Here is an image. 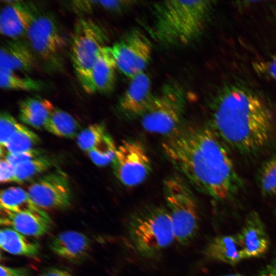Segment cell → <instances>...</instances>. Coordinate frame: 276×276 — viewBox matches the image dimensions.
Here are the masks:
<instances>
[{
    "instance_id": "obj_31",
    "label": "cell",
    "mask_w": 276,
    "mask_h": 276,
    "mask_svg": "<svg viewBox=\"0 0 276 276\" xmlns=\"http://www.w3.org/2000/svg\"><path fill=\"white\" fill-rule=\"evenodd\" d=\"M41 156L40 151L36 149L15 154H6L4 156L13 166L26 162L38 156Z\"/></svg>"
},
{
    "instance_id": "obj_23",
    "label": "cell",
    "mask_w": 276,
    "mask_h": 276,
    "mask_svg": "<svg viewBox=\"0 0 276 276\" xmlns=\"http://www.w3.org/2000/svg\"><path fill=\"white\" fill-rule=\"evenodd\" d=\"M0 202L1 209L12 212L38 211L42 210L33 202L27 191L17 187L3 190L1 193Z\"/></svg>"
},
{
    "instance_id": "obj_26",
    "label": "cell",
    "mask_w": 276,
    "mask_h": 276,
    "mask_svg": "<svg viewBox=\"0 0 276 276\" xmlns=\"http://www.w3.org/2000/svg\"><path fill=\"white\" fill-rule=\"evenodd\" d=\"M53 166L49 157L40 156L15 167V182L22 183L48 171Z\"/></svg>"
},
{
    "instance_id": "obj_7",
    "label": "cell",
    "mask_w": 276,
    "mask_h": 276,
    "mask_svg": "<svg viewBox=\"0 0 276 276\" xmlns=\"http://www.w3.org/2000/svg\"><path fill=\"white\" fill-rule=\"evenodd\" d=\"M26 36L28 45L45 67L57 71L64 66L66 41L57 21L48 14H39Z\"/></svg>"
},
{
    "instance_id": "obj_2",
    "label": "cell",
    "mask_w": 276,
    "mask_h": 276,
    "mask_svg": "<svg viewBox=\"0 0 276 276\" xmlns=\"http://www.w3.org/2000/svg\"><path fill=\"white\" fill-rule=\"evenodd\" d=\"M274 127L273 116L265 102L243 87L223 90L212 110L210 128L226 145L241 153H252L265 147Z\"/></svg>"
},
{
    "instance_id": "obj_30",
    "label": "cell",
    "mask_w": 276,
    "mask_h": 276,
    "mask_svg": "<svg viewBox=\"0 0 276 276\" xmlns=\"http://www.w3.org/2000/svg\"><path fill=\"white\" fill-rule=\"evenodd\" d=\"M22 125L9 112L2 111L0 116V143L3 147Z\"/></svg>"
},
{
    "instance_id": "obj_36",
    "label": "cell",
    "mask_w": 276,
    "mask_h": 276,
    "mask_svg": "<svg viewBox=\"0 0 276 276\" xmlns=\"http://www.w3.org/2000/svg\"><path fill=\"white\" fill-rule=\"evenodd\" d=\"M1 276H29V269L23 267H10L1 265Z\"/></svg>"
},
{
    "instance_id": "obj_3",
    "label": "cell",
    "mask_w": 276,
    "mask_h": 276,
    "mask_svg": "<svg viewBox=\"0 0 276 276\" xmlns=\"http://www.w3.org/2000/svg\"><path fill=\"white\" fill-rule=\"evenodd\" d=\"M209 1L170 0L154 7L152 34L165 45H186L202 32L211 7Z\"/></svg>"
},
{
    "instance_id": "obj_12",
    "label": "cell",
    "mask_w": 276,
    "mask_h": 276,
    "mask_svg": "<svg viewBox=\"0 0 276 276\" xmlns=\"http://www.w3.org/2000/svg\"><path fill=\"white\" fill-rule=\"evenodd\" d=\"M4 4L0 14V31L11 39H19L25 35L34 20L39 14L35 6L23 1H2Z\"/></svg>"
},
{
    "instance_id": "obj_6",
    "label": "cell",
    "mask_w": 276,
    "mask_h": 276,
    "mask_svg": "<svg viewBox=\"0 0 276 276\" xmlns=\"http://www.w3.org/2000/svg\"><path fill=\"white\" fill-rule=\"evenodd\" d=\"M107 36L102 28L94 20L85 17L75 22L70 45V55L76 75L87 94L94 90L91 70Z\"/></svg>"
},
{
    "instance_id": "obj_17",
    "label": "cell",
    "mask_w": 276,
    "mask_h": 276,
    "mask_svg": "<svg viewBox=\"0 0 276 276\" xmlns=\"http://www.w3.org/2000/svg\"><path fill=\"white\" fill-rule=\"evenodd\" d=\"M49 247L58 256L75 262L87 256L90 250V241L81 233L66 231L53 237L49 241Z\"/></svg>"
},
{
    "instance_id": "obj_37",
    "label": "cell",
    "mask_w": 276,
    "mask_h": 276,
    "mask_svg": "<svg viewBox=\"0 0 276 276\" xmlns=\"http://www.w3.org/2000/svg\"><path fill=\"white\" fill-rule=\"evenodd\" d=\"M73 7L78 12H89L98 6V1H78L73 2Z\"/></svg>"
},
{
    "instance_id": "obj_13",
    "label": "cell",
    "mask_w": 276,
    "mask_h": 276,
    "mask_svg": "<svg viewBox=\"0 0 276 276\" xmlns=\"http://www.w3.org/2000/svg\"><path fill=\"white\" fill-rule=\"evenodd\" d=\"M236 235L244 260L261 257L268 249L269 239L265 226L256 212L248 214L244 224Z\"/></svg>"
},
{
    "instance_id": "obj_35",
    "label": "cell",
    "mask_w": 276,
    "mask_h": 276,
    "mask_svg": "<svg viewBox=\"0 0 276 276\" xmlns=\"http://www.w3.org/2000/svg\"><path fill=\"white\" fill-rule=\"evenodd\" d=\"M221 276H276V256L265 266L254 274L243 275L233 273Z\"/></svg>"
},
{
    "instance_id": "obj_15",
    "label": "cell",
    "mask_w": 276,
    "mask_h": 276,
    "mask_svg": "<svg viewBox=\"0 0 276 276\" xmlns=\"http://www.w3.org/2000/svg\"><path fill=\"white\" fill-rule=\"evenodd\" d=\"M0 223L11 226L23 235L33 237L44 235L52 226L50 217L43 210L15 213L1 209Z\"/></svg>"
},
{
    "instance_id": "obj_5",
    "label": "cell",
    "mask_w": 276,
    "mask_h": 276,
    "mask_svg": "<svg viewBox=\"0 0 276 276\" xmlns=\"http://www.w3.org/2000/svg\"><path fill=\"white\" fill-rule=\"evenodd\" d=\"M164 194L175 240L181 245L191 243L199 229L198 207L188 185L179 176L168 177L164 182Z\"/></svg>"
},
{
    "instance_id": "obj_14",
    "label": "cell",
    "mask_w": 276,
    "mask_h": 276,
    "mask_svg": "<svg viewBox=\"0 0 276 276\" xmlns=\"http://www.w3.org/2000/svg\"><path fill=\"white\" fill-rule=\"evenodd\" d=\"M154 96L151 93L150 78L143 72L130 79L126 90L120 99L119 107L129 117H141L150 105Z\"/></svg>"
},
{
    "instance_id": "obj_19",
    "label": "cell",
    "mask_w": 276,
    "mask_h": 276,
    "mask_svg": "<svg viewBox=\"0 0 276 276\" xmlns=\"http://www.w3.org/2000/svg\"><path fill=\"white\" fill-rule=\"evenodd\" d=\"M117 66L111 47L105 46L100 51L91 70L94 92L109 93L114 88Z\"/></svg>"
},
{
    "instance_id": "obj_1",
    "label": "cell",
    "mask_w": 276,
    "mask_h": 276,
    "mask_svg": "<svg viewBox=\"0 0 276 276\" xmlns=\"http://www.w3.org/2000/svg\"><path fill=\"white\" fill-rule=\"evenodd\" d=\"M226 145L210 127H179L162 144L169 160L196 189L218 200L235 195L241 180Z\"/></svg>"
},
{
    "instance_id": "obj_10",
    "label": "cell",
    "mask_w": 276,
    "mask_h": 276,
    "mask_svg": "<svg viewBox=\"0 0 276 276\" xmlns=\"http://www.w3.org/2000/svg\"><path fill=\"white\" fill-rule=\"evenodd\" d=\"M111 49L117 67L130 79L144 72L152 53L150 41L138 30L127 33Z\"/></svg>"
},
{
    "instance_id": "obj_11",
    "label": "cell",
    "mask_w": 276,
    "mask_h": 276,
    "mask_svg": "<svg viewBox=\"0 0 276 276\" xmlns=\"http://www.w3.org/2000/svg\"><path fill=\"white\" fill-rule=\"evenodd\" d=\"M27 191L33 202L44 211L65 209L71 203L69 181L60 171L39 177L30 185Z\"/></svg>"
},
{
    "instance_id": "obj_18",
    "label": "cell",
    "mask_w": 276,
    "mask_h": 276,
    "mask_svg": "<svg viewBox=\"0 0 276 276\" xmlns=\"http://www.w3.org/2000/svg\"><path fill=\"white\" fill-rule=\"evenodd\" d=\"M202 254L208 260L230 265L244 260L236 234L213 238L203 249Z\"/></svg>"
},
{
    "instance_id": "obj_16",
    "label": "cell",
    "mask_w": 276,
    "mask_h": 276,
    "mask_svg": "<svg viewBox=\"0 0 276 276\" xmlns=\"http://www.w3.org/2000/svg\"><path fill=\"white\" fill-rule=\"evenodd\" d=\"M35 58L28 44L19 39H7L0 49V68L30 72L35 67Z\"/></svg>"
},
{
    "instance_id": "obj_9",
    "label": "cell",
    "mask_w": 276,
    "mask_h": 276,
    "mask_svg": "<svg viewBox=\"0 0 276 276\" xmlns=\"http://www.w3.org/2000/svg\"><path fill=\"white\" fill-rule=\"evenodd\" d=\"M112 164L116 177L123 185L129 187L142 183L151 171L147 151L136 141H123L117 148Z\"/></svg>"
},
{
    "instance_id": "obj_20",
    "label": "cell",
    "mask_w": 276,
    "mask_h": 276,
    "mask_svg": "<svg viewBox=\"0 0 276 276\" xmlns=\"http://www.w3.org/2000/svg\"><path fill=\"white\" fill-rule=\"evenodd\" d=\"M49 100L40 97H28L20 101L18 117L24 123L37 129L44 125L55 109Z\"/></svg>"
},
{
    "instance_id": "obj_21",
    "label": "cell",
    "mask_w": 276,
    "mask_h": 276,
    "mask_svg": "<svg viewBox=\"0 0 276 276\" xmlns=\"http://www.w3.org/2000/svg\"><path fill=\"white\" fill-rule=\"evenodd\" d=\"M0 246L11 254L34 257L40 250L39 243L10 228H4L0 232Z\"/></svg>"
},
{
    "instance_id": "obj_33",
    "label": "cell",
    "mask_w": 276,
    "mask_h": 276,
    "mask_svg": "<svg viewBox=\"0 0 276 276\" xmlns=\"http://www.w3.org/2000/svg\"><path fill=\"white\" fill-rule=\"evenodd\" d=\"M15 167L11 165L7 159L1 157L0 162V181L1 183L15 182Z\"/></svg>"
},
{
    "instance_id": "obj_4",
    "label": "cell",
    "mask_w": 276,
    "mask_h": 276,
    "mask_svg": "<svg viewBox=\"0 0 276 276\" xmlns=\"http://www.w3.org/2000/svg\"><path fill=\"white\" fill-rule=\"evenodd\" d=\"M127 238L140 257L154 260L175 240L172 223L166 206H142L128 216L126 224Z\"/></svg>"
},
{
    "instance_id": "obj_29",
    "label": "cell",
    "mask_w": 276,
    "mask_h": 276,
    "mask_svg": "<svg viewBox=\"0 0 276 276\" xmlns=\"http://www.w3.org/2000/svg\"><path fill=\"white\" fill-rule=\"evenodd\" d=\"M106 133L102 124L90 125L79 132L76 139L77 145L82 150L87 152L95 146Z\"/></svg>"
},
{
    "instance_id": "obj_27",
    "label": "cell",
    "mask_w": 276,
    "mask_h": 276,
    "mask_svg": "<svg viewBox=\"0 0 276 276\" xmlns=\"http://www.w3.org/2000/svg\"><path fill=\"white\" fill-rule=\"evenodd\" d=\"M258 184L264 196L276 195V154L262 164L258 173Z\"/></svg>"
},
{
    "instance_id": "obj_24",
    "label": "cell",
    "mask_w": 276,
    "mask_h": 276,
    "mask_svg": "<svg viewBox=\"0 0 276 276\" xmlns=\"http://www.w3.org/2000/svg\"><path fill=\"white\" fill-rule=\"evenodd\" d=\"M0 86L2 89L12 90L38 91L43 86L42 82L16 72L0 68Z\"/></svg>"
},
{
    "instance_id": "obj_32",
    "label": "cell",
    "mask_w": 276,
    "mask_h": 276,
    "mask_svg": "<svg viewBox=\"0 0 276 276\" xmlns=\"http://www.w3.org/2000/svg\"><path fill=\"white\" fill-rule=\"evenodd\" d=\"M255 66L260 73L276 82V54L267 60L258 63Z\"/></svg>"
},
{
    "instance_id": "obj_25",
    "label": "cell",
    "mask_w": 276,
    "mask_h": 276,
    "mask_svg": "<svg viewBox=\"0 0 276 276\" xmlns=\"http://www.w3.org/2000/svg\"><path fill=\"white\" fill-rule=\"evenodd\" d=\"M39 142L37 134L22 124L1 148L6 154H15L34 149Z\"/></svg>"
},
{
    "instance_id": "obj_28",
    "label": "cell",
    "mask_w": 276,
    "mask_h": 276,
    "mask_svg": "<svg viewBox=\"0 0 276 276\" xmlns=\"http://www.w3.org/2000/svg\"><path fill=\"white\" fill-rule=\"evenodd\" d=\"M117 150L113 140L106 133L87 153L91 160L96 165L103 167L112 162Z\"/></svg>"
},
{
    "instance_id": "obj_8",
    "label": "cell",
    "mask_w": 276,
    "mask_h": 276,
    "mask_svg": "<svg viewBox=\"0 0 276 276\" xmlns=\"http://www.w3.org/2000/svg\"><path fill=\"white\" fill-rule=\"evenodd\" d=\"M185 103L184 93L179 86L174 84L164 86L141 117L143 128L152 133L169 135L180 127Z\"/></svg>"
},
{
    "instance_id": "obj_22",
    "label": "cell",
    "mask_w": 276,
    "mask_h": 276,
    "mask_svg": "<svg viewBox=\"0 0 276 276\" xmlns=\"http://www.w3.org/2000/svg\"><path fill=\"white\" fill-rule=\"evenodd\" d=\"M80 125L70 113L55 107L46 122L44 128L61 137L73 138L78 134Z\"/></svg>"
},
{
    "instance_id": "obj_38",
    "label": "cell",
    "mask_w": 276,
    "mask_h": 276,
    "mask_svg": "<svg viewBox=\"0 0 276 276\" xmlns=\"http://www.w3.org/2000/svg\"><path fill=\"white\" fill-rule=\"evenodd\" d=\"M39 276H74L68 271L57 267H50L43 270Z\"/></svg>"
},
{
    "instance_id": "obj_34",
    "label": "cell",
    "mask_w": 276,
    "mask_h": 276,
    "mask_svg": "<svg viewBox=\"0 0 276 276\" xmlns=\"http://www.w3.org/2000/svg\"><path fill=\"white\" fill-rule=\"evenodd\" d=\"M131 1H98V6L109 11H118L127 8L133 5Z\"/></svg>"
}]
</instances>
